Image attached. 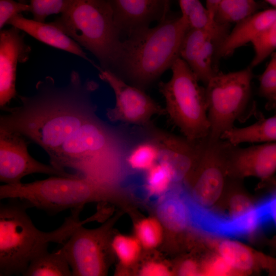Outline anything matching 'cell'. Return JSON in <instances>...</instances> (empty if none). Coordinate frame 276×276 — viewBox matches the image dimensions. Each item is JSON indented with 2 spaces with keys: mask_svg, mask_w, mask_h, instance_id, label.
Returning a JSON list of instances; mask_svg holds the SVG:
<instances>
[{
  "mask_svg": "<svg viewBox=\"0 0 276 276\" xmlns=\"http://www.w3.org/2000/svg\"><path fill=\"white\" fill-rule=\"evenodd\" d=\"M181 16L190 29H206L215 22L200 0H179Z\"/></svg>",
  "mask_w": 276,
  "mask_h": 276,
  "instance_id": "cell-25",
  "label": "cell"
},
{
  "mask_svg": "<svg viewBox=\"0 0 276 276\" xmlns=\"http://www.w3.org/2000/svg\"><path fill=\"white\" fill-rule=\"evenodd\" d=\"M0 205V275H24L31 261L48 250L50 243L63 245L79 226L91 221L79 219L82 208L72 210L62 224L51 232H42L33 223L29 206L18 198Z\"/></svg>",
  "mask_w": 276,
  "mask_h": 276,
  "instance_id": "cell-2",
  "label": "cell"
},
{
  "mask_svg": "<svg viewBox=\"0 0 276 276\" xmlns=\"http://www.w3.org/2000/svg\"><path fill=\"white\" fill-rule=\"evenodd\" d=\"M172 76L158 84L165 102L166 113L183 136L192 142L208 136L210 125L205 87L180 57L172 64Z\"/></svg>",
  "mask_w": 276,
  "mask_h": 276,
  "instance_id": "cell-7",
  "label": "cell"
},
{
  "mask_svg": "<svg viewBox=\"0 0 276 276\" xmlns=\"http://www.w3.org/2000/svg\"><path fill=\"white\" fill-rule=\"evenodd\" d=\"M258 9L255 0H221L214 19L220 24L236 25L257 12Z\"/></svg>",
  "mask_w": 276,
  "mask_h": 276,
  "instance_id": "cell-21",
  "label": "cell"
},
{
  "mask_svg": "<svg viewBox=\"0 0 276 276\" xmlns=\"http://www.w3.org/2000/svg\"><path fill=\"white\" fill-rule=\"evenodd\" d=\"M17 1L21 3H27V2L28 0H17Z\"/></svg>",
  "mask_w": 276,
  "mask_h": 276,
  "instance_id": "cell-40",
  "label": "cell"
},
{
  "mask_svg": "<svg viewBox=\"0 0 276 276\" xmlns=\"http://www.w3.org/2000/svg\"><path fill=\"white\" fill-rule=\"evenodd\" d=\"M60 13L52 22L91 52L101 69L113 73L122 40L107 0H64Z\"/></svg>",
  "mask_w": 276,
  "mask_h": 276,
  "instance_id": "cell-5",
  "label": "cell"
},
{
  "mask_svg": "<svg viewBox=\"0 0 276 276\" xmlns=\"http://www.w3.org/2000/svg\"><path fill=\"white\" fill-rule=\"evenodd\" d=\"M206 7L211 17L214 19L216 9L221 0H205Z\"/></svg>",
  "mask_w": 276,
  "mask_h": 276,
  "instance_id": "cell-37",
  "label": "cell"
},
{
  "mask_svg": "<svg viewBox=\"0 0 276 276\" xmlns=\"http://www.w3.org/2000/svg\"><path fill=\"white\" fill-rule=\"evenodd\" d=\"M64 2V0H30V12L33 19L44 22L48 16L61 13Z\"/></svg>",
  "mask_w": 276,
  "mask_h": 276,
  "instance_id": "cell-31",
  "label": "cell"
},
{
  "mask_svg": "<svg viewBox=\"0 0 276 276\" xmlns=\"http://www.w3.org/2000/svg\"><path fill=\"white\" fill-rule=\"evenodd\" d=\"M259 94L272 102L276 100V51L259 78Z\"/></svg>",
  "mask_w": 276,
  "mask_h": 276,
  "instance_id": "cell-30",
  "label": "cell"
},
{
  "mask_svg": "<svg viewBox=\"0 0 276 276\" xmlns=\"http://www.w3.org/2000/svg\"><path fill=\"white\" fill-rule=\"evenodd\" d=\"M31 47L20 30L12 26L0 32V106L5 107L16 95V72L18 63L26 62Z\"/></svg>",
  "mask_w": 276,
  "mask_h": 276,
  "instance_id": "cell-12",
  "label": "cell"
},
{
  "mask_svg": "<svg viewBox=\"0 0 276 276\" xmlns=\"http://www.w3.org/2000/svg\"><path fill=\"white\" fill-rule=\"evenodd\" d=\"M231 267L221 258L218 259L208 266L206 272L208 274L221 275L226 273Z\"/></svg>",
  "mask_w": 276,
  "mask_h": 276,
  "instance_id": "cell-34",
  "label": "cell"
},
{
  "mask_svg": "<svg viewBox=\"0 0 276 276\" xmlns=\"http://www.w3.org/2000/svg\"><path fill=\"white\" fill-rule=\"evenodd\" d=\"M218 249L221 257L232 268L247 270L253 265L254 258L251 252L238 242L223 241Z\"/></svg>",
  "mask_w": 276,
  "mask_h": 276,
  "instance_id": "cell-24",
  "label": "cell"
},
{
  "mask_svg": "<svg viewBox=\"0 0 276 276\" xmlns=\"http://www.w3.org/2000/svg\"><path fill=\"white\" fill-rule=\"evenodd\" d=\"M227 168L238 176H255L266 179L276 171V142L247 148L230 144Z\"/></svg>",
  "mask_w": 276,
  "mask_h": 276,
  "instance_id": "cell-13",
  "label": "cell"
},
{
  "mask_svg": "<svg viewBox=\"0 0 276 276\" xmlns=\"http://www.w3.org/2000/svg\"><path fill=\"white\" fill-rule=\"evenodd\" d=\"M31 10L30 4L14 0H0V29L15 16Z\"/></svg>",
  "mask_w": 276,
  "mask_h": 276,
  "instance_id": "cell-32",
  "label": "cell"
},
{
  "mask_svg": "<svg viewBox=\"0 0 276 276\" xmlns=\"http://www.w3.org/2000/svg\"><path fill=\"white\" fill-rule=\"evenodd\" d=\"M21 134L0 130V181L7 185L21 182L25 176L33 173L76 178L77 173L71 174L59 170L52 165L40 163L29 154L28 144Z\"/></svg>",
  "mask_w": 276,
  "mask_h": 276,
  "instance_id": "cell-11",
  "label": "cell"
},
{
  "mask_svg": "<svg viewBox=\"0 0 276 276\" xmlns=\"http://www.w3.org/2000/svg\"><path fill=\"white\" fill-rule=\"evenodd\" d=\"M159 159L156 144L150 139L130 148L126 157V164L136 171H148Z\"/></svg>",
  "mask_w": 276,
  "mask_h": 276,
  "instance_id": "cell-23",
  "label": "cell"
},
{
  "mask_svg": "<svg viewBox=\"0 0 276 276\" xmlns=\"http://www.w3.org/2000/svg\"><path fill=\"white\" fill-rule=\"evenodd\" d=\"M140 274L143 276H168L171 274V272L163 263L149 262L142 267Z\"/></svg>",
  "mask_w": 276,
  "mask_h": 276,
  "instance_id": "cell-33",
  "label": "cell"
},
{
  "mask_svg": "<svg viewBox=\"0 0 276 276\" xmlns=\"http://www.w3.org/2000/svg\"><path fill=\"white\" fill-rule=\"evenodd\" d=\"M170 0H165V10L163 17L162 20H164L168 15L170 10Z\"/></svg>",
  "mask_w": 276,
  "mask_h": 276,
  "instance_id": "cell-38",
  "label": "cell"
},
{
  "mask_svg": "<svg viewBox=\"0 0 276 276\" xmlns=\"http://www.w3.org/2000/svg\"><path fill=\"white\" fill-rule=\"evenodd\" d=\"M181 178L171 165L159 160L147 171L146 187L150 195L162 196L165 194L174 181Z\"/></svg>",
  "mask_w": 276,
  "mask_h": 276,
  "instance_id": "cell-22",
  "label": "cell"
},
{
  "mask_svg": "<svg viewBox=\"0 0 276 276\" xmlns=\"http://www.w3.org/2000/svg\"><path fill=\"white\" fill-rule=\"evenodd\" d=\"M162 223L153 218H147L140 221L135 226L136 237L142 246L146 248L156 247L163 237Z\"/></svg>",
  "mask_w": 276,
  "mask_h": 276,
  "instance_id": "cell-29",
  "label": "cell"
},
{
  "mask_svg": "<svg viewBox=\"0 0 276 276\" xmlns=\"http://www.w3.org/2000/svg\"><path fill=\"white\" fill-rule=\"evenodd\" d=\"M117 187L81 176H53L43 180L0 186V199L18 198L30 208L55 215L67 209L83 208L90 201L110 200Z\"/></svg>",
  "mask_w": 276,
  "mask_h": 276,
  "instance_id": "cell-6",
  "label": "cell"
},
{
  "mask_svg": "<svg viewBox=\"0 0 276 276\" xmlns=\"http://www.w3.org/2000/svg\"><path fill=\"white\" fill-rule=\"evenodd\" d=\"M110 223L88 229L83 225L77 228L62 245L73 276L106 275L112 250Z\"/></svg>",
  "mask_w": 276,
  "mask_h": 276,
  "instance_id": "cell-9",
  "label": "cell"
},
{
  "mask_svg": "<svg viewBox=\"0 0 276 276\" xmlns=\"http://www.w3.org/2000/svg\"><path fill=\"white\" fill-rule=\"evenodd\" d=\"M276 20V8L257 11L235 27L223 39L217 58L227 57L238 49L252 41Z\"/></svg>",
  "mask_w": 276,
  "mask_h": 276,
  "instance_id": "cell-17",
  "label": "cell"
},
{
  "mask_svg": "<svg viewBox=\"0 0 276 276\" xmlns=\"http://www.w3.org/2000/svg\"><path fill=\"white\" fill-rule=\"evenodd\" d=\"M118 129L95 114L84 123L50 159V164L66 171L76 170L93 181L105 179L129 150Z\"/></svg>",
  "mask_w": 276,
  "mask_h": 276,
  "instance_id": "cell-4",
  "label": "cell"
},
{
  "mask_svg": "<svg viewBox=\"0 0 276 276\" xmlns=\"http://www.w3.org/2000/svg\"><path fill=\"white\" fill-rule=\"evenodd\" d=\"M7 25L18 29L45 44L77 55L89 62L97 69L99 67L87 57L79 44L52 22L46 24L37 21L26 18L19 14L12 18Z\"/></svg>",
  "mask_w": 276,
  "mask_h": 276,
  "instance_id": "cell-16",
  "label": "cell"
},
{
  "mask_svg": "<svg viewBox=\"0 0 276 276\" xmlns=\"http://www.w3.org/2000/svg\"><path fill=\"white\" fill-rule=\"evenodd\" d=\"M252 69L249 66L235 72H217L205 84L211 139H221L246 108L250 97Z\"/></svg>",
  "mask_w": 276,
  "mask_h": 276,
  "instance_id": "cell-8",
  "label": "cell"
},
{
  "mask_svg": "<svg viewBox=\"0 0 276 276\" xmlns=\"http://www.w3.org/2000/svg\"><path fill=\"white\" fill-rule=\"evenodd\" d=\"M189 29L181 16H167L155 27L139 31L122 40L120 57L113 74L144 90L180 57L181 42Z\"/></svg>",
  "mask_w": 276,
  "mask_h": 276,
  "instance_id": "cell-3",
  "label": "cell"
},
{
  "mask_svg": "<svg viewBox=\"0 0 276 276\" xmlns=\"http://www.w3.org/2000/svg\"><path fill=\"white\" fill-rule=\"evenodd\" d=\"M274 105L276 107V100L273 102Z\"/></svg>",
  "mask_w": 276,
  "mask_h": 276,
  "instance_id": "cell-41",
  "label": "cell"
},
{
  "mask_svg": "<svg viewBox=\"0 0 276 276\" xmlns=\"http://www.w3.org/2000/svg\"><path fill=\"white\" fill-rule=\"evenodd\" d=\"M99 78L111 88L115 96L113 107L106 110L107 119L112 122L147 126L155 116L166 114L160 106L144 90L129 84L113 73L98 68Z\"/></svg>",
  "mask_w": 276,
  "mask_h": 276,
  "instance_id": "cell-10",
  "label": "cell"
},
{
  "mask_svg": "<svg viewBox=\"0 0 276 276\" xmlns=\"http://www.w3.org/2000/svg\"><path fill=\"white\" fill-rule=\"evenodd\" d=\"M215 23L209 28L189 29L186 33L180 46L179 56L190 67L193 64Z\"/></svg>",
  "mask_w": 276,
  "mask_h": 276,
  "instance_id": "cell-27",
  "label": "cell"
},
{
  "mask_svg": "<svg viewBox=\"0 0 276 276\" xmlns=\"http://www.w3.org/2000/svg\"><path fill=\"white\" fill-rule=\"evenodd\" d=\"M113 252L122 265L129 266L138 258L142 247L136 237L118 234L110 241Z\"/></svg>",
  "mask_w": 276,
  "mask_h": 276,
  "instance_id": "cell-26",
  "label": "cell"
},
{
  "mask_svg": "<svg viewBox=\"0 0 276 276\" xmlns=\"http://www.w3.org/2000/svg\"><path fill=\"white\" fill-rule=\"evenodd\" d=\"M251 44L254 56L249 66L253 68L276 51V20Z\"/></svg>",
  "mask_w": 276,
  "mask_h": 276,
  "instance_id": "cell-28",
  "label": "cell"
},
{
  "mask_svg": "<svg viewBox=\"0 0 276 276\" xmlns=\"http://www.w3.org/2000/svg\"><path fill=\"white\" fill-rule=\"evenodd\" d=\"M150 139L157 145L159 150V160L171 165L181 177L187 175L196 159L198 142H192L183 137L170 133L154 127L150 124Z\"/></svg>",
  "mask_w": 276,
  "mask_h": 276,
  "instance_id": "cell-15",
  "label": "cell"
},
{
  "mask_svg": "<svg viewBox=\"0 0 276 276\" xmlns=\"http://www.w3.org/2000/svg\"><path fill=\"white\" fill-rule=\"evenodd\" d=\"M262 202L269 220H272L276 226V194Z\"/></svg>",
  "mask_w": 276,
  "mask_h": 276,
  "instance_id": "cell-35",
  "label": "cell"
},
{
  "mask_svg": "<svg viewBox=\"0 0 276 276\" xmlns=\"http://www.w3.org/2000/svg\"><path fill=\"white\" fill-rule=\"evenodd\" d=\"M198 273L197 266L192 261L184 262L179 268V274L181 275H196Z\"/></svg>",
  "mask_w": 276,
  "mask_h": 276,
  "instance_id": "cell-36",
  "label": "cell"
},
{
  "mask_svg": "<svg viewBox=\"0 0 276 276\" xmlns=\"http://www.w3.org/2000/svg\"><path fill=\"white\" fill-rule=\"evenodd\" d=\"M121 36L127 37L163 19L165 0H107Z\"/></svg>",
  "mask_w": 276,
  "mask_h": 276,
  "instance_id": "cell-14",
  "label": "cell"
},
{
  "mask_svg": "<svg viewBox=\"0 0 276 276\" xmlns=\"http://www.w3.org/2000/svg\"><path fill=\"white\" fill-rule=\"evenodd\" d=\"M62 248L56 251H45L30 263L25 276H71L72 270Z\"/></svg>",
  "mask_w": 276,
  "mask_h": 276,
  "instance_id": "cell-20",
  "label": "cell"
},
{
  "mask_svg": "<svg viewBox=\"0 0 276 276\" xmlns=\"http://www.w3.org/2000/svg\"><path fill=\"white\" fill-rule=\"evenodd\" d=\"M98 88L93 80L72 72L70 81L57 86L47 76L39 81L31 96H19L20 105L7 109L0 118V130L18 133L37 144L53 157L63 144L96 114L91 95Z\"/></svg>",
  "mask_w": 276,
  "mask_h": 276,
  "instance_id": "cell-1",
  "label": "cell"
},
{
  "mask_svg": "<svg viewBox=\"0 0 276 276\" xmlns=\"http://www.w3.org/2000/svg\"><path fill=\"white\" fill-rule=\"evenodd\" d=\"M267 3L271 5L272 6L274 7V8H276V0H264Z\"/></svg>",
  "mask_w": 276,
  "mask_h": 276,
  "instance_id": "cell-39",
  "label": "cell"
},
{
  "mask_svg": "<svg viewBox=\"0 0 276 276\" xmlns=\"http://www.w3.org/2000/svg\"><path fill=\"white\" fill-rule=\"evenodd\" d=\"M228 26L216 22L190 67L198 81L205 85L217 72L215 63L217 51L223 39L229 32Z\"/></svg>",
  "mask_w": 276,
  "mask_h": 276,
  "instance_id": "cell-18",
  "label": "cell"
},
{
  "mask_svg": "<svg viewBox=\"0 0 276 276\" xmlns=\"http://www.w3.org/2000/svg\"><path fill=\"white\" fill-rule=\"evenodd\" d=\"M158 220L169 229L179 231L191 224L188 197L178 193L165 196L157 208Z\"/></svg>",
  "mask_w": 276,
  "mask_h": 276,
  "instance_id": "cell-19",
  "label": "cell"
}]
</instances>
